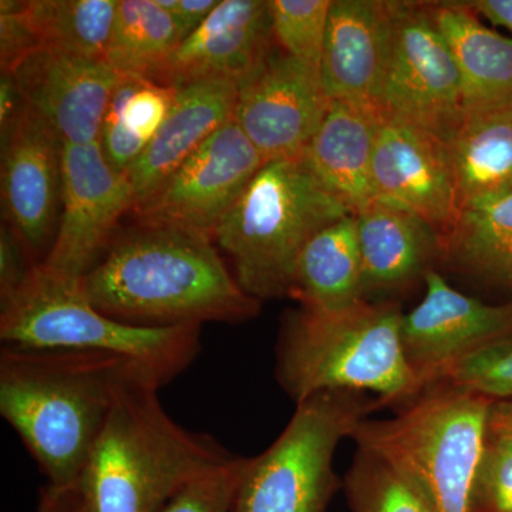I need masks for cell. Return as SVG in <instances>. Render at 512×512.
<instances>
[{
  "label": "cell",
  "mask_w": 512,
  "mask_h": 512,
  "mask_svg": "<svg viewBox=\"0 0 512 512\" xmlns=\"http://www.w3.org/2000/svg\"><path fill=\"white\" fill-rule=\"evenodd\" d=\"M488 430L512 434V400L493 403L488 416Z\"/></svg>",
  "instance_id": "cell-39"
},
{
  "label": "cell",
  "mask_w": 512,
  "mask_h": 512,
  "mask_svg": "<svg viewBox=\"0 0 512 512\" xmlns=\"http://www.w3.org/2000/svg\"><path fill=\"white\" fill-rule=\"evenodd\" d=\"M493 403L436 382L396 416L360 421L350 439L396 470L430 512H468Z\"/></svg>",
  "instance_id": "cell-5"
},
{
  "label": "cell",
  "mask_w": 512,
  "mask_h": 512,
  "mask_svg": "<svg viewBox=\"0 0 512 512\" xmlns=\"http://www.w3.org/2000/svg\"><path fill=\"white\" fill-rule=\"evenodd\" d=\"M392 12L380 116L412 124L450 144L466 117L456 59L431 18L429 3L392 0Z\"/></svg>",
  "instance_id": "cell-9"
},
{
  "label": "cell",
  "mask_w": 512,
  "mask_h": 512,
  "mask_svg": "<svg viewBox=\"0 0 512 512\" xmlns=\"http://www.w3.org/2000/svg\"><path fill=\"white\" fill-rule=\"evenodd\" d=\"M157 3L174 19L185 39L200 28L220 0H157Z\"/></svg>",
  "instance_id": "cell-36"
},
{
  "label": "cell",
  "mask_w": 512,
  "mask_h": 512,
  "mask_svg": "<svg viewBox=\"0 0 512 512\" xmlns=\"http://www.w3.org/2000/svg\"><path fill=\"white\" fill-rule=\"evenodd\" d=\"M62 177L59 227L42 265L82 281L113 245L119 220L134 210L136 197L126 175L107 163L99 141L63 144Z\"/></svg>",
  "instance_id": "cell-11"
},
{
  "label": "cell",
  "mask_w": 512,
  "mask_h": 512,
  "mask_svg": "<svg viewBox=\"0 0 512 512\" xmlns=\"http://www.w3.org/2000/svg\"><path fill=\"white\" fill-rule=\"evenodd\" d=\"M443 262L490 284L512 286V192L460 211L444 235Z\"/></svg>",
  "instance_id": "cell-26"
},
{
  "label": "cell",
  "mask_w": 512,
  "mask_h": 512,
  "mask_svg": "<svg viewBox=\"0 0 512 512\" xmlns=\"http://www.w3.org/2000/svg\"><path fill=\"white\" fill-rule=\"evenodd\" d=\"M80 286L94 308L143 328L242 323L261 308L242 291L212 239L157 225L117 235Z\"/></svg>",
  "instance_id": "cell-1"
},
{
  "label": "cell",
  "mask_w": 512,
  "mask_h": 512,
  "mask_svg": "<svg viewBox=\"0 0 512 512\" xmlns=\"http://www.w3.org/2000/svg\"><path fill=\"white\" fill-rule=\"evenodd\" d=\"M380 121L382 116L375 109L330 100L301 157L320 183L353 214L376 201L373 154Z\"/></svg>",
  "instance_id": "cell-21"
},
{
  "label": "cell",
  "mask_w": 512,
  "mask_h": 512,
  "mask_svg": "<svg viewBox=\"0 0 512 512\" xmlns=\"http://www.w3.org/2000/svg\"><path fill=\"white\" fill-rule=\"evenodd\" d=\"M332 0H269L276 46L319 69Z\"/></svg>",
  "instance_id": "cell-30"
},
{
  "label": "cell",
  "mask_w": 512,
  "mask_h": 512,
  "mask_svg": "<svg viewBox=\"0 0 512 512\" xmlns=\"http://www.w3.org/2000/svg\"><path fill=\"white\" fill-rule=\"evenodd\" d=\"M466 3L478 16L498 28L507 29L512 39V0H471Z\"/></svg>",
  "instance_id": "cell-38"
},
{
  "label": "cell",
  "mask_w": 512,
  "mask_h": 512,
  "mask_svg": "<svg viewBox=\"0 0 512 512\" xmlns=\"http://www.w3.org/2000/svg\"><path fill=\"white\" fill-rule=\"evenodd\" d=\"M437 382L463 387L494 402L512 400V333L461 357L443 370Z\"/></svg>",
  "instance_id": "cell-31"
},
{
  "label": "cell",
  "mask_w": 512,
  "mask_h": 512,
  "mask_svg": "<svg viewBox=\"0 0 512 512\" xmlns=\"http://www.w3.org/2000/svg\"><path fill=\"white\" fill-rule=\"evenodd\" d=\"M39 512H67L55 491L47 485L40 491Z\"/></svg>",
  "instance_id": "cell-40"
},
{
  "label": "cell",
  "mask_w": 512,
  "mask_h": 512,
  "mask_svg": "<svg viewBox=\"0 0 512 512\" xmlns=\"http://www.w3.org/2000/svg\"><path fill=\"white\" fill-rule=\"evenodd\" d=\"M403 315L393 301L289 312L276 346L279 386L296 403L316 393L357 392L400 409L423 392L404 356Z\"/></svg>",
  "instance_id": "cell-4"
},
{
  "label": "cell",
  "mask_w": 512,
  "mask_h": 512,
  "mask_svg": "<svg viewBox=\"0 0 512 512\" xmlns=\"http://www.w3.org/2000/svg\"><path fill=\"white\" fill-rule=\"evenodd\" d=\"M376 200L406 208L447 234L460 214L450 146L429 131L380 121L373 154Z\"/></svg>",
  "instance_id": "cell-16"
},
{
  "label": "cell",
  "mask_w": 512,
  "mask_h": 512,
  "mask_svg": "<svg viewBox=\"0 0 512 512\" xmlns=\"http://www.w3.org/2000/svg\"><path fill=\"white\" fill-rule=\"evenodd\" d=\"M9 73L25 106L63 144L99 141L104 114L120 80L109 63L39 47Z\"/></svg>",
  "instance_id": "cell-15"
},
{
  "label": "cell",
  "mask_w": 512,
  "mask_h": 512,
  "mask_svg": "<svg viewBox=\"0 0 512 512\" xmlns=\"http://www.w3.org/2000/svg\"><path fill=\"white\" fill-rule=\"evenodd\" d=\"M25 110V101L22 99L12 73L2 72L0 80V131L5 138L15 126L16 121Z\"/></svg>",
  "instance_id": "cell-37"
},
{
  "label": "cell",
  "mask_w": 512,
  "mask_h": 512,
  "mask_svg": "<svg viewBox=\"0 0 512 512\" xmlns=\"http://www.w3.org/2000/svg\"><path fill=\"white\" fill-rule=\"evenodd\" d=\"M367 393L322 392L296 403L281 436L247 458L234 512H326L343 487L333 457L360 421L384 409Z\"/></svg>",
  "instance_id": "cell-8"
},
{
  "label": "cell",
  "mask_w": 512,
  "mask_h": 512,
  "mask_svg": "<svg viewBox=\"0 0 512 512\" xmlns=\"http://www.w3.org/2000/svg\"><path fill=\"white\" fill-rule=\"evenodd\" d=\"M184 37L157 0H117L107 63L120 76L157 82Z\"/></svg>",
  "instance_id": "cell-27"
},
{
  "label": "cell",
  "mask_w": 512,
  "mask_h": 512,
  "mask_svg": "<svg viewBox=\"0 0 512 512\" xmlns=\"http://www.w3.org/2000/svg\"><path fill=\"white\" fill-rule=\"evenodd\" d=\"M175 89L138 76H120L101 124L99 144L107 163L126 175L158 133Z\"/></svg>",
  "instance_id": "cell-25"
},
{
  "label": "cell",
  "mask_w": 512,
  "mask_h": 512,
  "mask_svg": "<svg viewBox=\"0 0 512 512\" xmlns=\"http://www.w3.org/2000/svg\"><path fill=\"white\" fill-rule=\"evenodd\" d=\"M291 298L311 311H348L366 302L355 214L319 231L306 244L293 271Z\"/></svg>",
  "instance_id": "cell-23"
},
{
  "label": "cell",
  "mask_w": 512,
  "mask_h": 512,
  "mask_svg": "<svg viewBox=\"0 0 512 512\" xmlns=\"http://www.w3.org/2000/svg\"><path fill=\"white\" fill-rule=\"evenodd\" d=\"M40 42L26 12V2H0V62L2 72H12Z\"/></svg>",
  "instance_id": "cell-34"
},
{
  "label": "cell",
  "mask_w": 512,
  "mask_h": 512,
  "mask_svg": "<svg viewBox=\"0 0 512 512\" xmlns=\"http://www.w3.org/2000/svg\"><path fill=\"white\" fill-rule=\"evenodd\" d=\"M355 218L366 301L409 291L443 262V234L414 212L376 200Z\"/></svg>",
  "instance_id": "cell-19"
},
{
  "label": "cell",
  "mask_w": 512,
  "mask_h": 512,
  "mask_svg": "<svg viewBox=\"0 0 512 512\" xmlns=\"http://www.w3.org/2000/svg\"><path fill=\"white\" fill-rule=\"evenodd\" d=\"M319 69L274 47L238 87L235 121L266 163L301 158L329 107Z\"/></svg>",
  "instance_id": "cell-12"
},
{
  "label": "cell",
  "mask_w": 512,
  "mask_h": 512,
  "mask_svg": "<svg viewBox=\"0 0 512 512\" xmlns=\"http://www.w3.org/2000/svg\"><path fill=\"white\" fill-rule=\"evenodd\" d=\"M37 262L9 225L0 231V303L22 288Z\"/></svg>",
  "instance_id": "cell-35"
},
{
  "label": "cell",
  "mask_w": 512,
  "mask_h": 512,
  "mask_svg": "<svg viewBox=\"0 0 512 512\" xmlns=\"http://www.w3.org/2000/svg\"><path fill=\"white\" fill-rule=\"evenodd\" d=\"M117 0H30L26 12L40 47L107 62Z\"/></svg>",
  "instance_id": "cell-28"
},
{
  "label": "cell",
  "mask_w": 512,
  "mask_h": 512,
  "mask_svg": "<svg viewBox=\"0 0 512 512\" xmlns=\"http://www.w3.org/2000/svg\"><path fill=\"white\" fill-rule=\"evenodd\" d=\"M265 164L232 119L138 202L134 214L140 224L181 229L214 241L222 221Z\"/></svg>",
  "instance_id": "cell-10"
},
{
  "label": "cell",
  "mask_w": 512,
  "mask_h": 512,
  "mask_svg": "<svg viewBox=\"0 0 512 512\" xmlns=\"http://www.w3.org/2000/svg\"><path fill=\"white\" fill-rule=\"evenodd\" d=\"M342 488L352 512H430L412 485L366 451L357 450Z\"/></svg>",
  "instance_id": "cell-29"
},
{
  "label": "cell",
  "mask_w": 512,
  "mask_h": 512,
  "mask_svg": "<svg viewBox=\"0 0 512 512\" xmlns=\"http://www.w3.org/2000/svg\"><path fill=\"white\" fill-rule=\"evenodd\" d=\"M468 512H512V434L487 430Z\"/></svg>",
  "instance_id": "cell-32"
},
{
  "label": "cell",
  "mask_w": 512,
  "mask_h": 512,
  "mask_svg": "<svg viewBox=\"0 0 512 512\" xmlns=\"http://www.w3.org/2000/svg\"><path fill=\"white\" fill-rule=\"evenodd\" d=\"M245 463L247 458L237 456L192 478L158 512H234Z\"/></svg>",
  "instance_id": "cell-33"
},
{
  "label": "cell",
  "mask_w": 512,
  "mask_h": 512,
  "mask_svg": "<svg viewBox=\"0 0 512 512\" xmlns=\"http://www.w3.org/2000/svg\"><path fill=\"white\" fill-rule=\"evenodd\" d=\"M392 35V2L332 0L319 64L329 100L379 111Z\"/></svg>",
  "instance_id": "cell-18"
},
{
  "label": "cell",
  "mask_w": 512,
  "mask_h": 512,
  "mask_svg": "<svg viewBox=\"0 0 512 512\" xmlns=\"http://www.w3.org/2000/svg\"><path fill=\"white\" fill-rule=\"evenodd\" d=\"M130 376L141 377L110 353L0 350V413L35 458L47 487L64 490L79 476Z\"/></svg>",
  "instance_id": "cell-2"
},
{
  "label": "cell",
  "mask_w": 512,
  "mask_h": 512,
  "mask_svg": "<svg viewBox=\"0 0 512 512\" xmlns=\"http://www.w3.org/2000/svg\"><path fill=\"white\" fill-rule=\"evenodd\" d=\"M448 146L460 211L512 192V104L466 114Z\"/></svg>",
  "instance_id": "cell-24"
},
{
  "label": "cell",
  "mask_w": 512,
  "mask_h": 512,
  "mask_svg": "<svg viewBox=\"0 0 512 512\" xmlns=\"http://www.w3.org/2000/svg\"><path fill=\"white\" fill-rule=\"evenodd\" d=\"M157 392L141 377L124 380L79 476L64 490L49 487L67 512H158L192 478L237 457L175 423Z\"/></svg>",
  "instance_id": "cell-3"
},
{
  "label": "cell",
  "mask_w": 512,
  "mask_h": 512,
  "mask_svg": "<svg viewBox=\"0 0 512 512\" xmlns=\"http://www.w3.org/2000/svg\"><path fill=\"white\" fill-rule=\"evenodd\" d=\"M0 306L3 346L110 353L136 367L156 389L180 376L201 350V326L127 325L94 308L80 281L42 264Z\"/></svg>",
  "instance_id": "cell-6"
},
{
  "label": "cell",
  "mask_w": 512,
  "mask_h": 512,
  "mask_svg": "<svg viewBox=\"0 0 512 512\" xmlns=\"http://www.w3.org/2000/svg\"><path fill=\"white\" fill-rule=\"evenodd\" d=\"M269 0H220L200 28L177 46L157 83L178 87L205 80L241 86L274 50Z\"/></svg>",
  "instance_id": "cell-17"
},
{
  "label": "cell",
  "mask_w": 512,
  "mask_h": 512,
  "mask_svg": "<svg viewBox=\"0 0 512 512\" xmlns=\"http://www.w3.org/2000/svg\"><path fill=\"white\" fill-rule=\"evenodd\" d=\"M463 80L466 114L512 104V39L487 28L466 2H430Z\"/></svg>",
  "instance_id": "cell-22"
},
{
  "label": "cell",
  "mask_w": 512,
  "mask_h": 512,
  "mask_svg": "<svg viewBox=\"0 0 512 512\" xmlns=\"http://www.w3.org/2000/svg\"><path fill=\"white\" fill-rule=\"evenodd\" d=\"M63 141L25 106L2 138V204L8 225L37 264L45 262L62 208Z\"/></svg>",
  "instance_id": "cell-13"
},
{
  "label": "cell",
  "mask_w": 512,
  "mask_h": 512,
  "mask_svg": "<svg viewBox=\"0 0 512 512\" xmlns=\"http://www.w3.org/2000/svg\"><path fill=\"white\" fill-rule=\"evenodd\" d=\"M353 214L302 158L269 161L229 211L214 242L229 256L242 291L262 302L291 292L302 249Z\"/></svg>",
  "instance_id": "cell-7"
},
{
  "label": "cell",
  "mask_w": 512,
  "mask_h": 512,
  "mask_svg": "<svg viewBox=\"0 0 512 512\" xmlns=\"http://www.w3.org/2000/svg\"><path fill=\"white\" fill-rule=\"evenodd\" d=\"M237 103L238 86L227 80H205L175 89L173 107L163 126L126 174L136 205L156 191L212 134L235 119Z\"/></svg>",
  "instance_id": "cell-20"
},
{
  "label": "cell",
  "mask_w": 512,
  "mask_h": 512,
  "mask_svg": "<svg viewBox=\"0 0 512 512\" xmlns=\"http://www.w3.org/2000/svg\"><path fill=\"white\" fill-rule=\"evenodd\" d=\"M426 293L404 313V356L421 389L468 353L512 333V302L490 305L453 288L437 269L424 279Z\"/></svg>",
  "instance_id": "cell-14"
}]
</instances>
